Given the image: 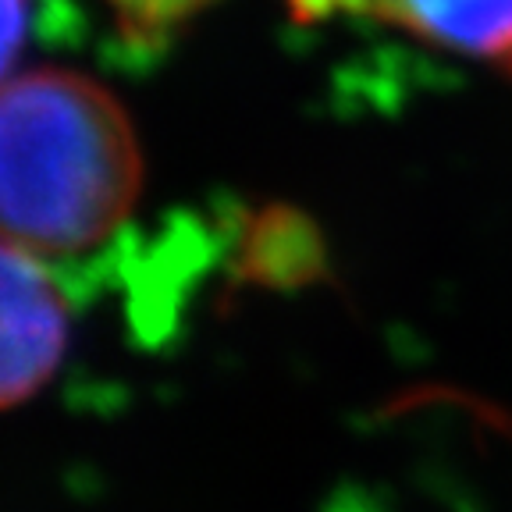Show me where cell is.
<instances>
[{
    "instance_id": "1",
    "label": "cell",
    "mask_w": 512,
    "mask_h": 512,
    "mask_svg": "<svg viewBox=\"0 0 512 512\" xmlns=\"http://www.w3.org/2000/svg\"><path fill=\"white\" fill-rule=\"evenodd\" d=\"M143 196V150L107 86L72 68L11 72L0 96L4 239L40 256L104 246Z\"/></svg>"
},
{
    "instance_id": "2",
    "label": "cell",
    "mask_w": 512,
    "mask_h": 512,
    "mask_svg": "<svg viewBox=\"0 0 512 512\" xmlns=\"http://www.w3.org/2000/svg\"><path fill=\"white\" fill-rule=\"evenodd\" d=\"M0 303H4L0 399L8 409H15L47 388L68 349V299L50 271L47 256L4 239Z\"/></svg>"
},
{
    "instance_id": "3",
    "label": "cell",
    "mask_w": 512,
    "mask_h": 512,
    "mask_svg": "<svg viewBox=\"0 0 512 512\" xmlns=\"http://www.w3.org/2000/svg\"><path fill=\"white\" fill-rule=\"evenodd\" d=\"M360 8L427 47L512 75V0H360Z\"/></svg>"
},
{
    "instance_id": "4",
    "label": "cell",
    "mask_w": 512,
    "mask_h": 512,
    "mask_svg": "<svg viewBox=\"0 0 512 512\" xmlns=\"http://www.w3.org/2000/svg\"><path fill=\"white\" fill-rule=\"evenodd\" d=\"M104 4L132 47H164L214 0H104Z\"/></svg>"
},
{
    "instance_id": "5",
    "label": "cell",
    "mask_w": 512,
    "mask_h": 512,
    "mask_svg": "<svg viewBox=\"0 0 512 512\" xmlns=\"http://www.w3.org/2000/svg\"><path fill=\"white\" fill-rule=\"evenodd\" d=\"M25 11H29V0H8V22H4V29H8V43H4V57H8V75L15 72L18 50H22L25 29H29V18H25Z\"/></svg>"
}]
</instances>
